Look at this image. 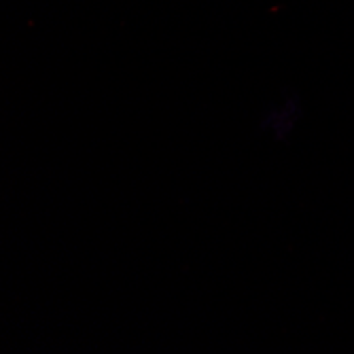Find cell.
Instances as JSON below:
<instances>
[{"label": "cell", "instance_id": "1", "mask_svg": "<svg viewBox=\"0 0 354 354\" xmlns=\"http://www.w3.org/2000/svg\"><path fill=\"white\" fill-rule=\"evenodd\" d=\"M299 104L295 98H280L274 102L259 121V132L274 142H284L299 121Z\"/></svg>", "mask_w": 354, "mask_h": 354}]
</instances>
